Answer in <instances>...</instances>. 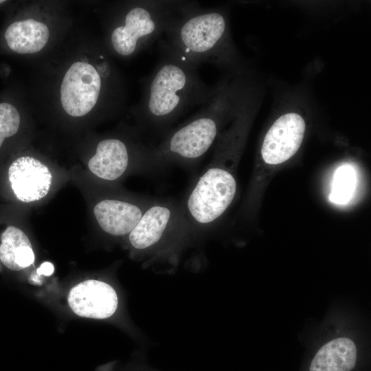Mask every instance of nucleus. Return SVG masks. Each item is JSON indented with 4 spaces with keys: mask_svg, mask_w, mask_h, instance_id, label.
Returning <instances> with one entry per match:
<instances>
[{
    "mask_svg": "<svg viewBox=\"0 0 371 371\" xmlns=\"http://www.w3.org/2000/svg\"><path fill=\"white\" fill-rule=\"evenodd\" d=\"M158 50L157 63L146 78L137 113L146 133L165 135L181 116L207 102L216 91L205 85L197 68L164 39L159 40Z\"/></svg>",
    "mask_w": 371,
    "mask_h": 371,
    "instance_id": "obj_1",
    "label": "nucleus"
},
{
    "mask_svg": "<svg viewBox=\"0 0 371 371\" xmlns=\"http://www.w3.org/2000/svg\"><path fill=\"white\" fill-rule=\"evenodd\" d=\"M227 93L214 95L191 118L168 131L150 146V170L169 165L192 166L203 157L216 139L221 120L229 109Z\"/></svg>",
    "mask_w": 371,
    "mask_h": 371,
    "instance_id": "obj_2",
    "label": "nucleus"
},
{
    "mask_svg": "<svg viewBox=\"0 0 371 371\" xmlns=\"http://www.w3.org/2000/svg\"><path fill=\"white\" fill-rule=\"evenodd\" d=\"M227 24L220 11L190 3L165 32L164 39L196 68L203 63H221L229 59Z\"/></svg>",
    "mask_w": 371,
    "mask_h": 371,
    "instance_id": "obj_3",
    "label": "nucleus"
},
{
    "mask_svg": "<svg viewBox=\"0 0 371 371\" xmlns=\"http://www.w3.org/2000/svg\"><path fill=\"white\" fill-rule=\"evenodd\" d=\"M191 1L146 0L133 3L113 28L110 42L118 55L128 57L149 47L172 26Z\"/></svg>",
    "mask_w": 371,
    "mask_h": 371,
    "instance_id": "obj_4",
    "label": "nucleus"
},
{
    "mask_svg": "<svg viewBox=\"0 0 371 371\" xmlns=\"http://www.w3.org/2000/svg\"><path fill=\"white\" fill-rule=\"evenodd\" d=\"M229 139L227 148L229 144ZM227 153L224 164L219 147L213 161L198 177L181 203L191 231L203 230L213 225L227 210L236 192V181L227 167L231 158Z\"/></svg>",
    "mask_w": 371,
    "mask_h": 371,
    "instance_id": "obj_5",
    "label": "nucleus"
},
{
    "mask_svg": "<svg viewBox=\"0 0 371 371\" xmlns=\"http://www.w3.org/2000/svg\"><path fill=\"white\" fill-rule=\"evenodd\" d=\"M111 75V70L101 74L87 63H73L60 86V101L65 112L73 117H81L89 113L99 100L102 78Z\"/></svg>",
    "mask_w": 371,
    "mask_h": 371,
    "instance_id": "obj_6",
    "label": "nucleus"
},
{
    "mask_svg": "<svg viewBox=\"0 0 371 371\" xmlns=\"http://www.w3.org/2000/svg\"><path fill=\"white\" fill-rule=\"evenodd\" d=\"M303 117L295 113L282 115L268 130L261 147L265 163L282 164L292 157L300 148L305 133Z\"/></svg>",
    "mask_w": 371,
    "mask_h": 371,
    "instance_id": "obj_7",
    "label": "nucleus"
},
{
    "mask_svg": "<svg viewBox=\"0 0 371 371\" xmlns=\"http://www.w3.org/2000/svg\"><path fill=\"white\" fill-rule=\"evenodd\" d=\"M68 303L73 312L78 316L105 319L114 314L118 300L115 291L109 284L87 280L70 290Z\"/></svg>",
    "mask_w": 371,
    "mask_h": 371,
    "instance_id": "obj_8",
    "label": "nucleus"
},
{
    "mask_svg": "<svg viewBox=\"0 0 371 371\" xmlns=\"http://www.w3.org/2000/svg\"><path fill=\"white\" fill-rule=\"evenodd\" d=\"M8 178L16 198L26 203L38 201L47 196L52 181L47 166L28 156L19 157L11 164Z\"/></svg>",
    "mask_w": 371,
    "mask_h": 371,
    "instance_id": "obj_9",
    "label": "nucleus"
},
{
    "mask_svg": "<svg viewBox=\"0 0 371 371\" xmlns=\"http://www.w3.org/2000/svg\"><path fill=\"white\" fill-rule=\"evenodd\" d=\"M153 199L134 201L104 199L93 208V214L100 228L115 236L128 235L140 221Z\"/></svg>",
    "mask_w": 371,
    "mask_h": 371,
    "instance_id": "obj_10",
    "label": "nucleus"
},
{
    "mask_svg": "<svg viewBox=\"0 0 371 371\" xmlns=\"http://www.w3.org/2000/svg\"><path fill=\"white\" fill-rule=\"evenodd\" d=\"M130 146L118 138H106L98 142L95 155L89 159L88 167L97 177L114 181L122 177L130 168L131 153Z\"/></svg>",
    "mask_w": 371,
    "mask_h": 371,
    "instance_id": "obj_11",
    "label": "nucleus"
},
{
    "mask_svg": "<svg viewBox=\"0 0 371 371\" xmlns=\"http://www.w3.org/2000/svg\"><path fill=\"white\" fill-rule=\"evenodd\" d=\"M357 350L348 337H338L322 346L313 357L309 371H350L356 365Z\"/></svg>",
    "mask_w": 371,
    "mask_h": 371,
    "instance_id": "obj_12",
    "label": "nucleus"
},
{
    "mask_svg": "<svg viewBox=\"0 0 371 371\" xmlns=\"http://www.w3.org/2000/svg\"><path fill=\"white\" fill-rule=\"evenodd\" d=\"M49 36L47 26L32 19L11 23L4 34L8 47L21 54L39 52L47 44Z\"/></svg>",
    "mask_w": 371,
    "mask_h": 371,
    "instance_id": "obj_13",
    "label": "nucleus"
},
{
    "mask_svg": "<svg viewBox=\"0 0 371 371\" xmlns=\"http://www.w3.org/2000/svg\"><path fill=\"white\" fill-rule=\"evenodd\" d=\"M32 244L19 228L9 226L1 234L0 260L9 269L22 270L34 261Z\"/></svg>",
    "mask_w": 371,
    "mask_h": 371,
    "instance_id": "obj_14",
    "label": "nucleus"
},
{
    "mask_svg": "<svg viewBox=\"0 0 371 371\" xmlns=\"http://www.w3.org/2000/svg\"><path fill=\"white\" fill-rule=\"evenodd\" d=\"M357 181L355 170L350 164L338 167L333 175L330 201L337 205L348 203L355 191Z\"/></svg>",
    "mask_w": 371,
    "mask_h": 371,
    "instance_id": "obj_15",
    "label": "nucleus"
},
{
    "mask_svg": "<svg viewBox=\"0 0 371 371\" xmlns=\"http://www.w3.org/2000/svg\"><path fill=\"white\" fill-rule=\"evenodd\" d=\"M20 115L8 102H0V148L5 139L14 135L19 128Z\"/></svg>",
    "mask_w": 371,
    "mask_h": 371,
    "instance_id": "obj_16",
    "label": "nucleus"
},
{
    "mask_svg": "<svg viewBox=\"0 0 371 371\" xmlns=\"http://www.w3.org/2000/svg\"><path fill=\"white\" fill-rule=\"evenodd\" d=\"M54 270V265L49 262H43L39 268H38L36 272L38 275L51 276Z\"/></svg>",
    "mask_w": 371,
    "mask_h": 371,
    "instance_id": "obj_17",
    "label": "nucleus"
},
{
    "mask_svg": "<svg viewBox=\"0 0 371 371\" xmlns=\"http://www.w3.org/2000/svg\"><path fill=\"white\" fill-rule=\"evenodd\" d=\"M4 2H5V1L0 0V5H1V3H4Z\"/></svg>",
    "mask_w": 371,
    "mask_h": 371,
    "instance_id": "obj_18",
    "label": "nucleus"
}]
</instances>
